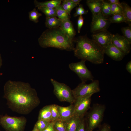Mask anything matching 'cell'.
<instances>
[{
	"label": "cell",
	"mask_w": 131,
	"mask_h": 131,
	"mask_svg": "<svg viewBox=\"0 0 131 131\" xmlns=\"http://www.w3.org/2000/svg\"><path fill=\"white\" fill-rule=\"evenodd\" d=\"M32 131H39L36 127L34 126Z\"/></svg>",
	"instance_id": "cell-45"
},
{
	"label": "cell",
	"mask_w": 131,
	"mask_h": 131,
	"mask_svg": "<svg viewBox=\"0 0 131 131\" xmlns=\"http://www.w3.org/2000/svg\"><path fill=\"white\" fill-rule=\"evenodd\" d=\"M38 9L44 13L46 16V17L57 16L56 11L55 8L41 7L38 8Z\"/></svg>",
	"instance_id": "cell-23"
},
{
	"label": "cell",
	"mask_w": 131,
	"mask_h": 131,
	"mask_svg": "<svg viewBox=\"0 0 131 131\" xmlns=\"http://www.w3.org/2000/svg\"><path fill=\"white\" fill-rule=\"evenodd\" d=\"M105 109V105L95 104L86 113V117L84 119L87 131H93L101 125Z\"/></svg>",
	"instance_id": "cell-4"
},
{
	"label": "cell",
	"mask_w": 131,
	"mask_h": 131,
	"mask_svg": "<svg viewBox=\"0 0 131 131\" xmlns=\"http://www.w3.org/2000/svg\"><path fill=\"white\" fill-rule=\"evenodd\" d=\"M55 122H51L47 127L42 131H56L54 128Z\"/></svg>",
	"instance_id": "cell-35"
},
{
	"label": "cell",
	"mask_w": 131,
	"mask_h": 131,
	"mask_svg": "<svg viewBox=\"0 0 131 131\" xmlns=\"http://www.w3.org/2000/svg\"><path fill=\"white\" fill-rule=\"evenodd\" d=\"M3 98L12 111L28 115L40 103L36 90L28 83L9 80L4 86Z\"/></svg>",
	"instance_id": "cell-1"
},
{
	"label": "cell",
	"mask_w": 131,
	"mask_h": 131,
	"mask_svg": "<svg viewBox=\"0 0 131 131\" xmlns=\"http://www.w3.org/2000/svg\"><path fill=\"white\" fill-rule=\"evenodd\" d=\"M51 105L45 106L40 110L38 120H43L48 122H51Z\"/></svg>",
	"instance_id": "cell-19"
},
{
	"label": "cell",
	"mask_w": 131,
	"mask_h": 131,
	"mask_svg": "<svg viewBox=\"0 0 131 131\" xmlns=\"http://www.w3.org/2000/svg\"><path fill=\"white\" fill-rule=\"evenodd\" d=\"M123 10V15L126 20V22L131 25V8L127 3L124 2L121 3Z\"/></svg>",
	"instance_id": "cell-21"
},
{
	"label": "cell",
	"mask_w": 131,
	"mask_h": 131,
	"mask_svg": "<svg viewBox=\"0 0 131 131\" xmlns=\"http://www.w3.org/2000/svg\"><path fill=\"white\" fill-rule=\"evenodd\" d=\"M81 15V12L78 11H76V12L74 14V17H76Z\"/></svg>",
	"instance_id": "cell-42"
},
{
	"label": "cell",
	"mask_w": 131,
	"mask_h": 131,
	"mask_svg": "<svg viewBox=\"0 0 131 131\" xmlns=\"http://www.w3.org/2000/svg\"><path fill=\"white\" fill-rule=\"evenodd\" d=\"M55 8L56 11L57 16L58 18L62 22L70 19V16L64 9L61 4L56 7Z\"/></svg>",
	"instance_id": "cell-22"
},
{
	"label": "cell",
	"mask_w": 131,
	"mask_h": 131,
	"mask_svg": "<svg viewBox=\"0 0 131 131\" xmlns=\"http://www.w3.org/2000/svg\"><path fill=\"white\" fill-rule=\"evenodd\" d=\"M62 22L56 17H46L45 24L48 29H51L60 27Z\"/></svg>",
	"instance_id": "cell-20"
},
{
	"label": "cell",
	"mask_w": 131,
	"mask_h": 131,
	"mask_svg": "<svg viewBox=\"0 0 131 131\" xmlns=\"http://www.w3.org/2000/svg\"><path fill=\"white\" fill-rule=\"evenodd\" d=\"M100 91L99 82L98 80H93L89 84L81 82L72 90L75 99L79 98L92 96Z\"/></svg>",
	"instance_id": "cell-7"
},
{
	"label": "cell",
	"mask_w": 131,
	"mask_h": 131,
	"mask_svg": "<svg viewBox=\"0 0 131 131\" xmlns=\"http://www.w3.org/2000/svg\"><path fill=\"white\" fill-rule=\"evenodd\" d=\"M126 69L127 70L130 74H131V61H130L127 64Z\"/></svg>",
	"instance_id": "cell-39"
},
{
	"label": "cell",
	"mask_w": 131,
	"mask_h": 131,
	"mask_svg": "<svg viewBox=\"0 0 131 131\" xmlns=\"http://www.w3.org/2000/svg\"><path fill=\"white\" fill-rule=\"evenodd\" d=\"M2 65V60L1 57V55L0 54V68Z\"/></svg>",
	"instance_id": "cell-44"
},
{
	"label": "cell",
	"mask_w": 131,
	"mask_h": 131,
	"mask_svg": "<svg viewBox=\"0 0 131 131\" xmlns=\"http://www.w3.org/2000/svg\"><path fill=\"white\" fill-rule=\"evenodd\" d=\"M62 1L61 0H52L40 2L35 0L34 3L35 7L37 8L45 7L53 8L61 4Z\"/></svg>",
	"instance_id": "cell-18"
},
{
	"label": "cell",
	"mask_w": 131,
	"mask_h": 131,
	"mask_svg": "<svg viewBox=\"0 0 131 131\" xmlns=\"http://www.w3.org/2000/svg\"><path fill=\"white\" fill-rule=\"evenodd\" d=\"M85 60H81L77 62L71 63L69 65L70 69L77 74L82 83L94 80V77L91 72L85 65Z\"/></svg>",
	"instance_id": "cell-8"
},
{
	"label": "cell",
	"mask_w": 131,
	"mask_h": 131,
	"mask_svg": "<svg viewBox=\"0 0 131 131\" xmlns=\"http://www.w3.org/2000/svg\"><path fill=\"white\" fill-rule=\"evenodd\" d=\"M74 39L69 37L59 27L45 30L39 38L38 41L42 48H54L71 51L75 47Z\"/></svg>",
	"instance_id": "cell-3"
},
{
	"label": "cell",
	"mask_w": 131,
	"mask_h": 131,
	"mask_svg": "<svg viewBox=\"0 0 131 131\" xmlns=\"http://www.w3.org/2000/svg\"><path fill=\"white\" fill-rule=\"evenodd\" d=\"M110 23L109 18L104 16L101 12L97 15L92 16L91 32L93 33L107 30Z\"/></svg>",
	"instance_id": "cell-10"
},
{
	"label": "cell",
	"mask_w": 131,
	"mask_h": 131,
	"mask_svg": "<svg viewBox=\"0 0 131 131\" xmlns=\"http://www.w3.org/2000/svg\"><path fill=\"white\" fill-rule=\"evenodd\" d=\"M82 118L74 115L71 118L65 121L66 131H76Z\"/></svg>",
	"instance_id": "cell-17"
},
{
	"label": "cell",
	"mask_w": 131,
	"mask_h": 131,
	"mask_svg": "<svg viewBox=\"0 0 131 131\" xmlns=\"http://www.w3.org/2000/svg\"><path fill=\"white\" fill-rule=\"evenodd\" d=\"M50 80L53 86L54 93L58 100L61 102L74 104L75 99L70 87L65 84L53 79H51Z\"/></svg>",
	"instance_id": "cell-6"
},
{
	"label": "cell",
	"mask_w": 131,
	"mask_h": 131,
	"mask_svg": "<svg viewBox=\"0 0 131 131\" xmlns=\"http://www.w3.org/2000/svg\"><path fill=\"white\" fill-rule=\"evenodd\" d=\"M42 15V14L38 12L35 8L29 12L30 20L35 23L38 22L39 18Z\"/></svg>",
	"instance_id": "cell-26"
},
{
	"label": "cell",
	"mask_w": 131,
	"mask_h": 131,
	"mask_svg": "<svg viewBox=\"0 0 131 131\" xmlns=\"http://www.w3.org/2000/svg\"><path fill=\"white\" fill-rule=\"evenodd\" d=\"M60 27L69 37L74 39L76 32L70 19L62 22Z\"/></svg>",
	"instance_id": "cell-16"
},
{
	"label": "cell",
	"mask_w": 131,
	"mask_h": 131,
	"mask_svg": "<svg viewBox=\"0 0 131 131\" xmlns=\"http://www.w3.org/2000/svg\"><path fill=\"white\" fill-rule=\"evenodd\" d=\"M62 6L64 9L66 11L69 16L70 15V13L72 10L67 5L66 3L64 0H62Z\"/></svg>",
	"instance_id": "cell-36"
},
{
	"label": "cell",
	"mask_w": 131,
	"mask_h": 131,
	"mask_svg": "<svg viewBox=\"0 0 131 131\" xmlns=\"http://www.w3.org/2000/svg\"><path fill=\"white\" fill-rule=\"evenodd\" d=\"M108 2L110 3L114 4L117 5L122 7L121 3L118 0H109Z\"/></svg>",
	"instance_id": "cell-38"
},
{
	"label": "cell",
	"mask_w": 131,
	"mask_h": 131,
	"mask_svg": "<svg viewBox=\"0 0 131 131\" xmlns=\"http://www.w3.org/2000/svg\"><path fill=\"white\" fill-rule=\"evenodd\" d=\"M84 23V19L82 15L79 16L77 20V30L78 32H80L81 29Z\"/></svg>",
	"instance_id": "cell-33"
},
{
	"label": "cell",
	"mask_w": 131,
	"mask_h": 131,
	"mask_svg": "<svg viewBox=\"0 0 131 131\" xmlns=\"http://www.w3.org/2000/svg\"><path fill=\"white\" fill-rule=\"evenodd\" d=\"M83 8H84L83 5L82 4H80L78 7L76 8V11L81 12Z\"/></svg>",
	"instance_id": "cell-40"
},
{
	"label": "cell",
	"mask_w": 131,
	"mask_h": 131,
	"mask_svg": "<svg viewBox=\"0 0 131 131\" xmlns=\"http://www.w3.org/2000/svg\"><path fill=\"white\" fill-rule=\"evenodd\" d=\"M92 96H87L75 99L74 104V115H76L81 118L84 116L90 108Z\"/></svg>",
	"instance_id": "cell-9"
},
{
	"label": "cell",
	"mask_w": 131,
	"mask_h": 131,
	"mask_svg": "<svg viewBox=\"0 0 131 131\" xmlns=\"http://www.w3.org/2000/svg\"><path fill=\"white\" fill-rule=\"evenodd\" d=\"M81 15L86 14L88 12V10H86L83 8L81 11Z\"/></svg>",
	"instance_id": "cell-41"
},
{
	"label": "cell",
	"mask_w": 131,
	"mask_h": 131,
	"mask_svg": "<svg viewBox=\"0 0 131 131\" xmlns=\"http://www.w3.org/2000/svg\"><path fill=\"white\" fill-rule=\"evenodd\" d=\"M50 122L43 120H38L34 126L39 131H42Z\"/></svg>",
	"instance_id": "cell-30"
},
{
	"label": "cell",
	"mask_w": 131,
	"mask_h": 131,
	"mask_svg": "<svg viewBox=\"0 0 131 131\" xmlns=\"http://www.w3.org/2000/svg\"><path fill=\"white\" fill-rule=\"evenodd\" d=\"M110 6L112 15L116 14L123 15L122 7L117 5L114 4L110 3Z\"/></svg>",
	"instance_id": "cell-31"
},
{
	"label": "cell",
	"mask_w": 131,
	"mask_h": 131,
	"mask_svg": "<svg viewBox=\"0 0 131 131\" xmlns=\"http://www.w3.org/2000/svg\"><path fill=\"white\" fill-rule=\"evenodd\" d=\"M74 41L76 46L73 51L78 58L96 65L103 63L104 49L94 40L86 35L74 38Z\"/></svg>",
	"instance_id": "cell-2"
},
{
	"label": "cell",
	"mask_w": 131,
	"mask_h": 131,
	"mask_svg": "<svg viewBox=\"0 0 131 131\" xmlns=\"http://www.w3.org/2000/svg\"><path fill=\"white\" fill-rule=\"evenodd\" d=\"M109 20L110 23L126 22L123 16L119 14L112 15L111 17L109 18Z\"/></svg>",
	"instance_id": "cell-27"
},
{
	"label": "cell",
	"mask_w": 131,
	"mask_h": 131,
	"mask_svg": "<svg viewBox=\"0 0 131 131\" xmlns=\"http://www.w3.org/2000/svg\"><path fill=\"white\" fill-rule=\"evenodd\" d=\"M112 43L125 55L130 53L131 43L123 36L117 33L113 34Z\"/></svg>",
	"instance_id": "cell-12"
},
{
	"label": "cell",
	"mask_w": 131,
	"mask_h": 131,
	"mask_svg": "<svg viewBox=\"0 0 131 131\" xmlns=\"http://www.w3.org/2000/svg\"><path fill=\"white\" fill-rule=\"evenodd\" d=\"M113 34L106 30L93 33L92 37L104 49L112 43Z\"/></svg>",
	"instance_id": "cell-11"
},
{
	"label": "cell",
	"mask_w": 131,
	"mask_h": 131,
	"mask_svg": "<svg viewBox=\"0 0 131 131\" xmlns=\"http://www.w3.org/2000/svg\"><path fill=\"white\" fill-rule=\"evenodd\" d=\"M64 1L72 10L77 5L72 1L71 0H64Z\"/></svg>",
	"instance_id": "cell-37"
},
{
	"label": "cell",
	"mask_w": 131,
	"mask_h": 131,
	"mask_svg": "<svg viewBox=\"0 0 131 131\" xmlns=\"http://www.w3.org/2000/svg\"><path fill=\"white\" fill-rule=\"evenodd\" d=\"M0 131H1L0 130Z\"/></svg>",
	"instance_id": "cell-46"
},
{
	"label": "cell",
	"mask_w": 131,
	"mask_h": 131,
	"mask_svg": "<svg viewBox=\"0 0 131 131\" xmlns=\"http://www.w3.org/2000/svg\"><path fill=\"white\" fill-rule=\"evenodd\" d=\"M27 122L24 116L0 115V125L6 131H24Z\"/></svg>",
	"instance_id": "cell-5"
},
{
	"label": "cell",
	"mask_w": 131,
	"mask_h": 131,
	"mask_svg": "<svg viewBox=\"0 0 131 131\" xmlns=\"http://www.w3.org/2000/svg\"><path fill=\"white\" fill-rule=\"evenodd\" d=\"M74 3L77 5L79 4L80 2L81 1V0H71Z\"/></svg>",
	"instance_id": "cell-43"
},
{
	"label": "cell",
	"mask_w": 131,
	"mask_h": 131,
	"mask_svg": "<svg viewBox=\"0 0 131 131\" xmlns=\"http://www.w3.org/2000/svg\"><path fill=\"white\" fill-rule=\"evenodd\" d=\"M131 25L123 27L121 28V30L125 37L131 43Z\"/></svg>",
	"instance_id": "cell-29"
},
{
	"label": "cell",
	"mask_w": 131,
	"mask_h": 131,
	"mask_svg": "<svg viewBox=\"0 0 131 131\" xmlns=\"http://www.w3.org/2000/svg\"><path fill=\"white\" fill-rule=\"evenodd\" d=\"M54 128L56 131H66L65 121L61 119L55 122Z\"/></svg>",
	"instance_id": "cell-28"
},
{
	"label": "cell",
	"mask_w": 131,
	"mask_h": 131,
	"mask_svg": "<svg viewBox=\"0 0 131 131\" xmlns=\"http://www.w3.org/2000/svg\"><path fill=\"white\" fill-rule=\"evenodd\" d=\"M76 131H87L86 123L84 117L82 118Z\"/></svg>",
	"instance_id": "cell-32"
},
{
	"label": "cell",
	"mask_w": 131,
	"mask_h": 131,
	"mask_svg": "<svg viewBox=\"0 0 131 131\" xmlns=\"http://www.w3.org/2000/svg\"><path fill=\"white\" fill-rule=\"evenodd\" d=\"M104 49L105 54L115 61H121L125 55L112 43Z\"/></svg>",
	"instance_id": "cell-13"
},
{
	"label": "cell",
	"mask_w": 131,
	"mask_h": 131,
	"mask_svg": "<svg viewBox=\"0 0 131 131\" xmlns=\"http://www.w3.org/2000/svg\"><path fill=\"white\" fill-rule=\"evenodd\" d=\"M101 12L104 16L106 17L112 15L110 3L104 1L102 6Z\"/></svg>",
	"instance_id": "cell-24"
},
{
	"label": "cell",
	"mask_w": 131,
	"mask_h": 131,
	"mask_svg": "<svg viewBox=\"0 0 131 131\" xmlns=\"http://www.w3.org/2000/svg\"><path fill=\"white\" fill-rule=\"evenodd\" d=\"M103 0H87V5L92 14V16L98 15L101 12Z\"/></svg>",
	"instance_id": "cell-15"
},
{
	"label": "cell",
	"mask_w": 131,
	"mask_h": 131,
	"mask_svg": "<svg viewBox=\"0 0 131 131\" xmlns=\"http://www.w3.org/2000/svg\"><path fill=\"white\" fill-rule=\"evenodd\" d=\"M99 127V129L97 131H111L110 126L106 123L100 125Z\"/></svg>",
	"instance_id": "cell-34"
},
{
	"label": "cell",
	"mask_w": 131,
	"mask_h": 131,
	"mask_svg": "<svg viewBox=\"0 0 131 131\" xmlns=\"http://www.w3.org/2000/svg\"><path fill=\"white\" fill-rule=\"evenodd\" d=\"M57 105L53 104L51 105V121L54 122L60 119V115L58 111Z\"/></svg>",
	"instance_id": "cell-25"
},
{
	"label": "cell",
	"mask_w": 131,
	"mask_h": 131,
	"mask_svg": "<svg viewBox=\"0 0 131 131\" xmlns=\"http://www.w3.org/2000/svg\"><path fill=\"white\" fill-rule=\"evenodd\" d=\"M57 107L60 119L66 121L74 115V104H71L70 105L66 107H63L57 105Z\"/></svg>",
	"instance_id": "cell-14"
}]
</instances>
